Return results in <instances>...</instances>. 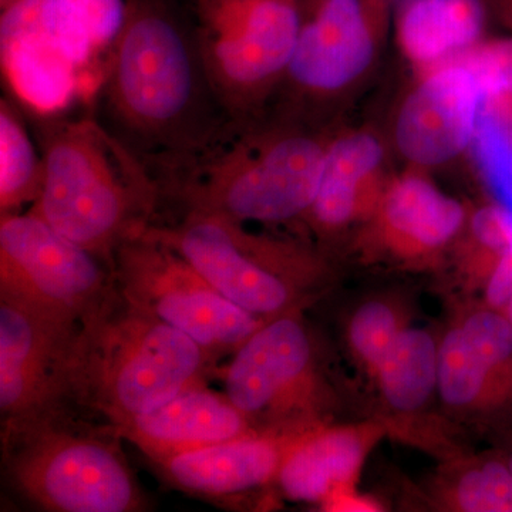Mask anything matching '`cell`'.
Here are the masks:
<instances>
[{
	"label": "cell",
	"instance_id": "obj_1",
	"mask_svg": "<svg viewBox=\"0 0 512 512\" xmlns=\"http://www.w3.org/2000/svg\"><path fill=\"white\" fill-rule=\"evenodd\" d=\"M87 109L156 177L210 146L232 117L205 66L197 16L178 0H126Z\"/></svg>",
	"mask_w": 512,
	"mask_h": 512
},
{
	"label": "cell",
	"instance_id": "obj_2",
	"mask_svg": "<svg viewBox=\"0 0 512 512\" xmlns=\"http://www.w3.org/2000/svg\"><path fill=\"white\" fill-rule=\"evenodd\" d=\"M329 138L285 111L234 119L210 146L157 175L163 207L247 225L303 222Z\"/></svg>",
	"mask_w": 512,
	"mask_h": 512
},
{
	"label": "cell",
	"instance_id": "obj_3",
	"mask_svg": "<svg viewBox=\"0 0 512 512\" xmlns=\"http://www.w3.org/2000/svg\"><path fill=\"white\" fill-rule=\"evenodd\" d=\"M35 128L45 178L29 210L113 265L120 245L158 221L160 181L89 109L36 116Z\"/></svg>",
	"mask_w": 512,
	"mask_h": 512
},
{
	"label": "cell",
	"instance_id": "obj_4",
	"mask_svg": "<svg viewBox=\"0 0 512 512\" xmlns=\"http://www.w3.org/2000/svg\"><path fill=\"white\" fill-rule=\"evenodd\" d=\"M217 366L194 339L137 308L114 285L77 330L67 400L116 427L211 382Z\"/></svg>",
	"mask_w": 512,
	"mask_h": 512
},
{
	"label": "cell",
	"instance_id": "obj_5",
	"mask_svg": "<svg viewBox=\"0 0 512 512\" xmlns=\"http://www.w3.org/2000/svg\"><path fill=\"white\" fill-rule=\"evenodd\" d=\"M2 473L13 493L47 512H143L150 501L113 426L62 403L0 421Z\"/></svg>",
	"mask_w": 512,
	"mask_h": 512
},
{
	"label": "cell",
	"instance_id": "obj_6",
	"mask_svg": "<svg viewBox=\"0 0 512 512\" xmlns=\"http://www.w3.org/2000/svg\"><path fill=\"white\" fill-rule=\"evenodd\" d=\"M147 232L184 256L225 298L266 322L305 311L332 279L318 249L227 218L184 212Z\"/></svg>",
	"mask_w": 512,
	"mask_h": 512
},
{
	"label": "cell",
	"instance_id": "obj_7",
	"mask_svg": "<svg viewBox=\"0 0 512 512\" xmlns=\"http://www.w3.org/2000/svg\"><path fill=\"white\" fill-rule=\"evenodd\" d=\"M303 312L268 320L215 367L212 380L256 430L301 434L336 421L340 396L326 345Z\"/></svg>",
	"mask_w": 512,
	"mask_h": 512
},
{
	"label": "cell",
	"instance_id": "obj_8",
	"mask_svg": "<svg viewBox=\"0 0 512 512\" xmlns=\"http://www.w3.org/2000/svg\"><path fill=\"white\" fill-rule=\"evenodd\" d=\"M202 56L232 119L265 110L301 33L298 0H197Z\"/></svg>",
	"mask_w": 512,
	"mask_h": 512
},
{
	"label": "cell",
	"instance_id": "obj_9",
	"mask_svg": "<svg viewBox=\"0 0 512 512\" xmlns=\"http://www.w3.org/2000/svg\"><path fill=\"white\" fill-rule=\"evenodd\" d=\"M113 269L128 301L190 336L217 365L266 322L225 298L184 256L147 231L117 248Z\"/></svg>",
	"mask_w": 512,
	"mask_h": 512
},
{
	"label": "cell",
	"instance_id": "obj_10",
	"mask_svg": "<svg viewBox=\"0 0 512 512\" xmlns=\"http://www.w3.org/2000/svg\"><path fill=\"white\" fill-rule=\"evenodd\" d=\"M114 285L113 265L36 212L0 215V296L80 325Z\"/></svg>",
	"mask_w": 512,
	"mask_h": 512
},
{
	"label": "cell",
	"instance_id": "obj_11",
	"mask_svg": "<svg viewBox=\"0 0 512 512\" xmlns=\"http://www.w3.org/2000/svg\"><path fill=\"white\" fill-rule=\"evenodd\" d=\"M389 0H313L284 82L301 119L306 104L322 103L359 82L379 55ZM279 90V89H278Z\"/></svg>",
	"mask_w": 512,
	"mask_h": 512
},
{
	"label": "cell",
	"instance_id": "obj_12",
	"mask_svg": "<svg viewBox=\"0 0 512 512\" xmlns=\"http://www.w3.org/2000/svg\"><path fill=\"white\" fill-rule=\"evenodd\" d=\"M2 72L13 99L33 116H52L92 99L70 59L57 0H15L0 18Z\"/></svg>",
	"mask_w": 512,
	"mask_h": 512
},
{
	"label": "cell",
	"instance_id": "obj_13",
	"mask_svg": "<svg viewBox=\"0 0 512 512\" xmlns=\"http://www.w3.org/2000/svg\"><path fill=\"white\" fill-rule=\"evenodd\" d=\"M80 325L0 296V421L67 400V366Z\"/></svg>",
	"mask_w": 512,
	"mask_h": 512
},
{
	"label": "cell",
	"instance_id": "obj_14",
	"mask_svg": "<svg viewBox=\"0 0 512 512\" xmlns=\"http://www.w3.org/2000/svg\"><path fill=\"white\" fill-rule=\"evenodd\" d=\"M470 212L464 202L414 168L387 181L365 222V247L390 264L424 268L456 245Z\"/></svg>",
	"mask_w": 512,
	"mask_h": 512
},
{
	"label": "cell",
	"instance_id": "obj_15",
	"mask_svg": "<svg viewBox=\"0 0 512 512\" xmlns=\"http://www.w3.org/2000/svg\"><path fill=\"white\" fill-rule=\"evenodd\" d=\"M483 94L464 64L417 76L393 123V143L414 168L440 167L476 146Z\"/></svg>",
	"mask_w": 512,
	"mask_h": 512
},
{
	"label": "cell",
	"instance_id": "obj_16",
	"mask_svg": "<svg viewBox=\"0 0 512 512\" xmlns=\"http://www.w3.org/2000/svg\"><path fill=\"white\" fill-rule=\"evenodd\" d=\"M302 434L258 431L148 463L175 491L220 508L245 510L256 495L275 494L282 461Z\"/></svg>",
	"mask_w": 512,
	"mask_h": 512
},
{
	"label": "cell",
	"instance_id": "obj_17",
	"mask_svg": "<svg viewBox=\"0 0 512 512\" xmlns=\"http://www.w3.org/2000/svg\"><path fill=\"white\" fill-rule=\"evenodd\" d=\"M380 419L333 423L306 431L282 461L275 495L298 504L323 505L357 488L363 466L384 436Z\"/></svg>",
	"mask_w": 512,
	"mask_h": 512
},
{
	"label": "cell",
	"instance_id": "obj_18",
	"mask_svg": "<svg viewBox=\"0 0 512 512\" xmlns=\"http://www.w3.org/2000/svg\"><path fill=\"white\" fill-rule=\"evenodd\" d=\"M147 460H158L258 433L224 390L202 382L150 412L114 427Z\"/></svg>",
	"mask_w": 512,
	"mask_h": 512
},
{
	"label": "cell",
	"instance_id": "obj_19",
	"mask_svg": "<svg viewBox=\"0 0 512 512\" xmlns=\"http://www.w3.org/2000/svg\"><path fill=\"white\" fill-rule=\"evenodd\" d=\"M384 167L386 150L370 131L330 137L318 191L303 224L322 241H329L350 225L366 222L390 180Z\"/></svg>",
	"mask_w": 512,
	"mask_h": 512
},
{
	"label": "cell",
	"instance_id": "obj_20",
	"mask_svg": "<svg viewBox=\"0 0 512 512\" xmlns=\"http://www.w3.org/2000/svg\"><path fill=\"white\" fill-rule=\"evenodd\" d=\"M487 0H402L394 37L417 76L457 62L485 39Z\"/></svg>",
	"mask_w": 512,
	"mask_h": 512
},
{
	"label": "cell",
	"instance_id": "obj_21",
	"mask_svg": "<svg viewBox=\"0 0 512 512\" xmlns=\"http://www.w3.org/2000/svg\"><path fill=\"white\" fill-rule=\"evenodd\" d=\"M439 345L433 330L410 326L384 357L372 383L389 416L377 417L387 433L402 436L439 400Z\"/></svg>",
	"mask_w": 512,
	"mask_h": 512
},
{
	"label": "cell",
	"instance_id": "obj_22",
	"mask_svg": "<svg viewBox=\"0 0 512 512\" xmlns=\"http://www.w3.org/2000/svg\"><path fill=\"white\" fill-rule=\"evenodd\" d=\"M511 400L454 320L440 336L439 402L443 409L457 420L480 421Z\"/></svg>",
	"mask_w": 512,
	"mask_h": 512
},
{
	"label": "cell",
	"instance_id": "obj_23",
	"mask_svg": "<svg viewBox=\"0 0 512 512\" xmlns=\"http://www.w3.org/2000/svg\"><path fill=\"white\" fill-rule=\"evenodd\" d=\"M57 8L64 46L93 97L123 29L126 0H57Z\"/></svg>",
	"mask_w": 512,
	"mask_h": 512
},
{
	"label": "cell",
	"instance_id": "obj_24",
	"mask_svg": "<svg viewBox=\"0 0 512 512\" xmlns=\"http://www.w3.org/2000/svg\"><path fill=\"white\" fill-rule=\"evenodd\" d=\"M443 511L512 512V471L501 457L458 454L448 458L431 487Z\"/></svg>",
	"mask_w": 512,
	"mask_h": 512
},
{
	"label": "cell",
	"instance_id": "obj_25",
	"mask_svg": "<svg viewBox=\"0 0 512 512\" xmlns=\"http://www.w3.org/2000/svg\"><path fill=\"white\" fill-rule=\"evenodd\" d=\"M22 109L13 97L0 100V215L32 208L45 178L42 150Z\"/></svg>",
	"mask_w": 512,
	"mask_h": 512
},
{
	"label": "cell",
	"instance_id": "obj_26",
	"mask_svg": "<svg viewBox=\"0 0 512 512\" xmlns=\"http://www.w3.org/2000/svg\"><path fill=\"white\" fill-rule=\"evenodd\" d=\"M409 306L402 296L379 293L353 309L345 326V343L355 365L373 380L384 357L410 328Z\"/></svg>",
	"mask_w": 512,
	"mask_h": 512
},
{
	"label": "cell",
	"instance_id": "obj_27",
	"mask_svg": "<svg viewBox=\"0 0 512 512\" xmlns=\"http://www.w3.org/2000/svg\"><path fill=\"white\" fill-rule=\"evenodd\" d=\"M457 268L464 286L484 289L495 266L512 249V210L488 204L470 212L456 242Z\"/></svg>",
	"mask_w": 512,
	"mask_h": 512
},
{
	"label": "cell",
	"instance_id": "obj_28",
	"mask_svg": "<svg viewBox=\"0 0 512 512\" xmlns=\"http://www.w3.org/2000/svg\"><path fill=\"white\" fill-rule=\"evenodd\" d=\"M464 338L512 396V323L500 309L474 306L456 318Z\"/></svg>",
	"mask_w": 512,
	"mask_h": 512
},
{
	"label": "cell",
	"instance_id": "obj_29",
	"mask_svg": "<svg viewBox=\"0 0 512 512\" xmlns=\"http://www.w3.org/2000/svg\"><path fill=\"white\" fill-rule=\"evenodd\" d=\"M483 94V109L512 110V36L484 39L457 60Z\"/></svg>",
	"mask_w": 512,
	"mask_h": 512
},
{
	"label": "cell",
	"instance_id": "obj_30",
	"mask_svg": "<svg viewBox=\"0 0 512 512\" xmlns=\"http://www.w3.org/2000/svg\"><path fill=\"white\" fill-rule=\"evenodd\" d=\"M488 177L512 210V136L477 143Z\"/></svg>",
	"mask_w": 512,
	"mask_h": 512
},
{
	"label": "cell",
	"instance_id": "obj_31",
	"mask_svg": "<svg viewBox=\"0 0 512 512\" xmlns=\"http://www.w3.org/2000/svg\"><path fill=\"white\" fill-rule=\"evenodd\" d=\"M325 511H350V512H375L382 511V504L377 503L375 498L369 495L359 493L357 488L345 491V493L336 495L335 498L323 505Z\"/></svg>",
	"mask_w": 512,
	"mask_h": 512
},
{
	"label": "cell",
	"instance_id": "obj_32",
	"mask_svg": "<svg viewBox=\"0 0 512 512\" xmlns=\"http://www.w3.org/2000/svg\"><path fill=\"white\" fill-rule=\"evenodd\" d=\"M487 5L490 12H494L512 29V0H487Z\"/></svg>",
	"mask_w": 512,
	"mask_h": 512
},
{
	"label": "cell",
	"instance_id": "obj_33",
	"mask_svg": "<svg viewBox=\"0 0 512 512\" xmlns=\"http://www.w3.org/2000/svg\"><path fill=\"white\" fill-rule=\"evenodd\" d=\"M504 312H505V315L508 316V319H510L511 323H512V298H511V301L508 302V305L505 306Z\"/></svg>",
	"mask_w": 512,
	"mask_h": 512
},
{
	"label": "cell",
	"instance_id": "obj_34",
	"mask_svg": "<svg viewBox=\"0 0 512 512\" xmlns=\"http://www.w3.org/2000/svg\"><path fill=\"white\" fill-rule=\"evenodd\" d=\"M12 2H15V0H0V9H5Z\"/></svg>",
	"mask_w": 512,
	"mask_h": 512
},
{
	"label": "cell",
	"instance_id": "obj_35",
	"mask_svg": "<svg viewBox=\"0 0 512 512\" xmlns=\"http://www.w3.org/2000/svg\"><path fill=\"white\" fill-rule=\"evenodd\" d=\"M507 461H508V464H510V468H511V471H512V450H511V453H510V457L507 458Z\"/></svg>",
	"mask_w": 512,
	"mask_h": 512
}]
</instances>
